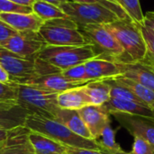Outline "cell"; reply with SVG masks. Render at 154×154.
<instances>
[{"label": "cell", "instance_id": "8d00e7d4", "mask_svg": "<svg viewBox=\"0 0 154 154\" xmlns=\"http://www.w3.org/2000/svg\"><path fill=\"white\" fill-rule=\"evenodd\" d=\"M0 82L1 83H10L11 78L7 71L0 65Z\"/></svg>", "mask_w": 154, "mask_h": 154}, {"label": "cell", "instance_id": "7402d4cb", "mask_svg": "<svg viewBox=\"0 0 154 154\" xmlns=\"http://www.w3.org/2000/svg\"><path fill=\"white\" fill-rule=\"evenodd\" d=\"M114 80L119 84L129 88L138 98H140L147 106L154 110V91L146 88L145 86L123 76H117L113 78Z\"/></svg>", "mask_w": 154, "mask_h": 154}, {"label": "cell", "instance_id": "60d3db41", "mask_svg": "<svg viewBox=\"0 0 154 154\" xmlns=\"http://www.w3.org/2000/svg\"><path fill=\"white\" fill-rule=\"evenodd\" d=\"M35 1H43V2H47V3L52 4L54 5H57V6H60L62 4H64L68 0H35Z\"/></svg>", "mask_w": 154, "mask_h": 154}, {"label": "cell", "instance_id": "6da1fadb", "mask_svg": "<svg viewBox=\"0 0 154 154\" xmlns=\"http://www.w3.org/2000/svg\"><path fill=\"white\" fill-rule=\"evenodd\" d=\"M24 125L32 132L42 134L66 147L101 151L104 147L97 140L81 137L55 119L37 115H28Z\"/></svg>", "mask_w": 154, "mask_h": 154}, {"label": "cell", "instance_id": "9a60e30c", "mask_svg": "<svg viewBox=\"0 0 154 154\" xmlns=\"http://www.w3.org/2000/svg\"><path fill=\"white\" fill-rule=\"evenodd\" d=\"M0 20L7 23L17 32H39L44 23L33 12L30 14L3 13L0 14Z\"/></svg>", "mask_w": 154, "mask_h": 154}, {"label": "cell", "instance_id": "ab89813d", "mask_svg": "<svg viewBox=\"0 0 154 154\" xmlns=\"http://www.w3.org/2000/svg\"><path fill=\"white\" fill-rule=\"evenodd\" d=\"M100 152L104 154H132L130 153V152H126L123 151L122 149L121 150H118V151H110V150H107V149L103 148Z\"/></svg>", "mask_w": 154, "mask_h": 154}, {"label": "cell", "instance_id": "cb8c5ba5", "mask_svg": "<svg viewBox=\"0 0 154 154\" xmlns=\"http://www.w3.org/2000/svg\"><path fill=\"white\" fill-rule=\"evenodd\" d=\"M106 80L109 86H110V95L111 97H116V98H120V99H125V100H130V101H134L136 102L138 104L141 105H144L146 106L140 98H138L129 88H127L126 87L119 84L118 82H116V80H114L113 79H103Z\"/></svg>", "mask_w": 154, "mask_h": 154}, {"label": "cell", "instance_id": "d590c367", "mask_svg": "<svg viewBox=\"0 0 154 154\" xmlns=\"http://www.w3.org/2000/svg\"><path fill=\"white\" fill-rule=\"evenodd\" d=\"M143 24L154 29V11L147 12L144 14V22Z\"/></svg>", "mask_w": 154, "mask_h": 154}, {"label": "cell", "instance_id": "ffe728a7", "mask_svg": "<svg viewBox=\"0 0 154 154\" xmlns=\"http://www.w3.org/2000/svg\"><path fill=\"white\" fill-rule=\"evenodd\" d=\"M29 140L35 154H68L65 145L42 134L31 131Z\"/></svg>", "mask_w": 154, "mask_h": 154}, {"label": "cell", "instance_id": "f546056e", "mask_svg": "<svg viewBox=\"0 0 154 154\" xmlns=\"http://www.w3.org/2000/svg\"><path fill=\"white\" fill-rule=\"evenodd\" d=\"M3 13H32V6H25L15 4L10 0H0V14Z\"/></svg>", "mask_w": 154, "mask_h": 154}, {"label": "cell", "instance_id": "5bb4252c", "mask_svg": "<svg viewBox=\"0 0 154 154\" xmlns=\"http://www.w3.org/2000/svg\"><path fill=\"white\" fill-rule=\"evenodd\" d=\"M84 65L89 81L113 79L121 75L120 69L115 60L97 57L88 60Z\"/></svg>", "mask_w": 154, "mask_h": 154}, {"label": "cell", "instance_id": "9c48e42d", "mask_svg": "<svg viewBox=\"0 0 154 154\" xmlns=\"http://www.w3.org/2000/svg\"><path fill=\"white\" fill-rule=\"evenodd\" d=\"M0 65L7 71L11 81L15 83H22L37 77L35 60L23 59L2 47H0Z\"/></svg>", "mask_w": 154, "mask_h": 154}, {"label": "cell", "instance_id": "44dd1931", "mask_svg": "<svg viewBox=\"0 0 154 154\" xmlns=\"http://www.w3.org/2000/svg\"><path fill=\"white\" fill-rule=\"evenodd\" d=\"M83 88L90 105L103 106L111 97V88L106 80H92L85 84Z\"/></svg>", "mask_w": 154, "mask_h": 154}, {"label": "cell", "instance_id": "603a6c76", "mask_svg": "<svg viewBox=\"0 0 154 154\" xmlns=\"http://www.w3.org/2000/svg\"><path fill=\"white\" fill-rule=\"evenodd\" d=\"M32 12L43 22L57 18H68V15L61 10L60 6L47 2L35 1L32 5Z\"/></svg>", "mask_w": 154, "mask_h": 154}, {"label": "cell", "instance_id": "e575fe53", "mask_svg": "<svg viewBox=\"0 0 154 154\" xmlns=\"http://www.w3.org/2000/svg\"><path fill=\"white\" fill-rule=\"evenodd\" d=\"M67 152H68V154H104L102 153L100 151L73 148V147H67Z\"/></svg>", "mask_w": 154, "mask_h": 154}, {"label": "cell", "instance_id": "4dcf8cb0", "mask_svg": "<svg viewBox=\"0 0 154 154\" xmlns=\"http://www.w3.org/2000/svg\"><path fill=\"white\" fill-rule=\"evenodd\" d=\"M76 3H85V4H100L103 5L112 10H114L121 18L128 17L127 14L124 11V9L114 0H68Z\"/></svg>", "mask_w": 154, "mask_h": 154}, {"label": "cell", "instance_id": "f35d334b", "mask_svg": "<svg viewBox=\"0 0 154 154\" xmlns=\"http://www.w3.org/2000/svg\"><path fill=\"white\" fill-rule=\"evenodd\" d=\"M15 4L21 5H25V6H32L35 0H10Z\"/></svg>", "mask_w": 154, "mask_h": 154}, {"label": "cell", "instance_id": "74e56055", "mask_svg": "<svg viewBox=\"0 0 154 154\" xmlns=\"http://www.w3.org/2000/svg\"><path fill=\"white\" fill-rule=\"evenodd\" d=\"M7 134H8V130L0 128V147H2L7 139Z\"/></svg>", "mask_w": 154, "mask_h": 154}, {"label": "cell", "instance_id": "2e32d148", "mask_svg": "<svg viewBox=\"0 0 154 154\" xmlns=\"http://www.w3.org/2000/svg\"><path fill=\"white\" fill-rule=\"evenodd\" d=\"M28 112L17 104L0 103V128L11 130L24 125Z\"/></svg>", "mask_w": 154, "mask_h": 154}, {"label": "cell", "instance_id": "e0dca14e", "mask_svg": "<svg viewBox=\"0 0 154 154\" xmlns=\"http://www.w3.org/2000/svg\"><path fill=\"white\" fill-rule=\"evenodd\" d=\"M106 109L109 112V114L114 112H121L126 113L130 115L136 116H143L148 117L154 118V110L151 107L138 104L134 101L120 99L116 97H110L109 100L103 105Z\"/></svg>", "mask_w": 154, "mask_h": 154}, {"label": "cell", "instance_id": "d4e9b609", "mask_svg": "<svg viewBox=\"0 0 154 154\" xmlns=\"http://www.w3.org/2000/svg\"><path fill=\"white\" fill-rule=\"evenodd\" d=\"M127 14V15L139 24L144 22V14L143 13L140 0H114Z\"/></svg>", "mask_w": 154, "mask_h": 154}, {"label": "cell", "instance_id": "d6986e66", "mask_svg": "<svg viewBox=\"0 0 154 154\" xmlns=\"http://www.w3.org/2000/svg\"><path fill=\"white\" fill-rule=\"evenodd\" d=\"M83 86L58 94L57 102L59 107L62 109L79 110L82 107L90 105Z\"/></svg>", "mask_w": 154, "mask_h": 154}, {"label": "cell", "instance_id": "1f68e13d", "mask_svg": "<svg viewBox=\"0 0 154 154\" xmlns=\"http://www.w3.org/2000/svg\"><path fill=\"white\" fill-rule=\"evenodd\" d=\"M130 153L132 154H154V147L147 141L134 137L133 149Z\"/></svg>", "mask_w": 154, "mask_h": 154}, {"label": "cell", "instance_id": "277c9868", "mask_svg": "<svg viewBox=\"0 0 154 154\" xmlns=\"http://www.w3.org/2000/svg\"><path fill=\"white\" fill-rule=\"evenodd\" d=\"M16 104L28 112L29 115H37L55 119L60 109L57 102V93L47 91L40 88L18 84Z\"/></svg>", "mask_w": 154, "mask_h": 154}, {"label": "cell", "instance_id": "ba28073f", "mask_svg": "<svg viewBox=\"0 0 154 154\" xmlns=\"http://www.w3.org/2000/svg\"><path fill=\"white\" fill-rule=\"evenodd\" d=\"M46 42L39 32H17L5 40L0 47L27 60H35L39 52L46 46Z\"/></svg>", "mask_w": 154, "mask_h": 154}, {"label": "cell", "instance_id": "7c38bea8", "mask_svg": "<svg viewBox=\"0 0 154 154\" xmlns=\"http://www.w3.org/2000/svg\"><path fill=\"white\" fill-rule=\"evenodd\" d=\"M94 140L98 141L104 129L110 125V114L104 106L88 105L78 110Z\"/></svg>", "mask_w": 154, "mask_h": 154}, {"label": "cell", "instance_id": "83f0119b", "mask_svg": "<svg viewBox=\"0 0 154 154\" xmlns=\"http://www.w3.org/2000/svg\"><path fill=\"white\" fill-rule=\"evenodd\" d=\"M101 141L99 142L101 145L107 150L110 151H118L122 148L120 145L116 142V131L111 127V125H107L104 131L102 132V134L100 136Z\"/></svg>", "mask_w": 154, "mask_h": 154}, {"label": "cell", "instance_id": "3957f363", "mask_svg": "<svg viewBox=\"0 0 154 154\" xmlns=\"http://www.w3.org/2000/svg\"><path fill=\"white\" fill-rule=\"evenodd\" d=\"M39 59L47 61L61 71L71 67L84 64L98 57L92 44L54 46L46 45L38 54Z\"/></svg>", "mask_w": 154, "mask_h": 154}, {"label": "cell", "instance_id": "ac0fdd59", "mask_svg": "<svg viewBox=\"0 0 154 154\" xmlns=\"http://www.w3.org/2000/svg\"><path fill=\"white\" fill-rule=\"evenodd\" d=\"M55 120L67 126L74 134L86 139L94 140L78 110L60 108L55 116Z\"/></svg>", "mask_w": 154, "mask_h": 154}, {"label": "cell", "instance_id": "4fadbf2b", "mask_svg": "<svg viewBox=\"0 0 154 154\" xmlns=\"http://www.w3.org/2000/svg\"><path fill=\"white\" fill-rule=\"evenodd\" d=\"M18 84H25V85H31L37 88H40L42 89L51 91L53 93L60 94L61 92H64L66 90L75 88L78 87H81L83 85L73 82L66 79L61 72L55 73V74H50L45 76H39L32 79H26L23 81L22 83Z\"/></svg>", "mask_w": 154, "mask_h": 154}, {"label": "cell", "instance_id": "484cf974", "mask_svg": "<svg viewBox=\"0 0 154 154\" xmlns=\"http://www.w3.org/2000/svg\"><path fill=\"white\" fill-rule=\"evenodd\" d=\"M61 74L69 80L81 84V85H85L89 82V80L87 77L86 69H85L84 64L77 65V66L71 67L69 69H64L61 71Z\"/></svg>", "mask_w": 154, "mask_h": 154}, {"label": "cell", "instance_id": "8fae6325", "mask_svg": "<svg viewBox=\"0 0 154 154\" xmlns=\"http://www.w3.org/2000/svg\"><path fill=\"white\" fill-rule=\"evenodd\" d=\"M123 77L131 79L154 91V61L149 55L140 61L115 60Z\"/></svg>", "mask_w": 154, "mask_h": 154}, {"label": "cell", "instance_id": "4316f807", "mask_svg": "<svg viewBox=\"0 0 154 154\" xmlns=\"http://www.w3.org/2000/svg\"><path fill=\"white\" fill-rule=\"evenodd\" d=\"M17 102V85L15 82L10 83L0 82V103H12Z\"/></svg>", "mask_w": 154, "mask_h": 154}, {"label": "cell", "instance_id": "d6a6232c", "mask_svg": "<svg viewBox=\"0 0 154 154\" xmlns=\"http://www.w3.org/2000/svg\"><path fill=\"white\" fill-rule=\"evenodd\" d=\"M143 35L147 44L148 48V55L154 61V29L146 26L144 24H140Z\"/></svg>", "mask_w": 154, "mask_h": 154}, {"label": "cell", "instance_id": "5b68a950", "mask_svg": "<svg viewBox=\"0 0 154 154\" xmlns=\"http://www.w3.org/2000/svg\"><path fill=\"white\" fill-rule=\"evenodd\" d=\"M47 45L69 46L88 44L78 24L70 18H57L45 21L39 30Z\"/></svg>", "mask_w": 154, "mask_h": 154}, {"label": "cell", "instance_id": "f1b7e54d", "mask_svg": "<svg viewBox=\"0 0 154 154\" xmlns=\"http://www.w3.org/2000/svg\"><path fill=\"white\" fill-rule=\"evenodd\" d=\"M0 154H35L30 140L24 143L4 144L0 147Z\"/></svg>", "mask_w": 154, "mask_h": 154}, {"label": "cell", "instance_id": "52a82bcc", "mask_svg": "<svg viewBox=\"0 0 154 154\" xmlns=\"http://www.w3.org/2000/svg\"><path fill=\"white\" fill-rule=\"evenodd\" d=\"M89 44L95 48L99 58L121 60L125 51L112 32L103 24H87L79 27Z\"/></svg>", "mask_w": 154, "mask_h": 154}, {"label": "cell", "instance_id": "7a4b0ae2", "mask_svg": "<svg viewBox=\"0 0 154 154\" xmlns=\"http://www.w3.org/2000/svg\"><path fill=\"white\" fill-rule=\"evenodd\" d=\"M105 26L125 51V56L119 61H140L147 57V44L138 23L128 16Z\"/></svg>", "mask_w": 154, "mask_h": 154}, {"label": "cell", "instance_id": "8992f818", "mask_svg": "<svg viewBox=\"0 0 154 154\" xmlns=\"http://www.w3.org/2000/svg\"><path fill=\"white\" fill-rule=\"evenodd\" d=\"M61 10L74 21L79 27L87 24H108L122 19L114 10L100 4H85L67 1Z\"/></svg>", "mask_w": 154, "mask_h": 154}, {"label": "cell", "instance_id": "836d02e7", "mask_svg": "<svg viewBox=\"0 0 154 154\" xmlns=\"http://www.w3.org/2000/svg\"><path fill=\"white\" fill-rule=\"evenodd\" d=\"M16 32L17 31H15L7 23L0 20V44L8 38H10L11 36H13L14 34H15Z\"/></svg>", "mask_w": 154, "mask_h": 154}, {"label": "cell", "instance_id": "30bf717a", "mask_svg": "<svg viewBox=\"0 0 154 154\" xmlns=\"http://www.w3.org/2000/svg\"><path fill=\"white\" fill-rule=\"evenodd\" d=\"M110 116H113L117 123L134 138H142L154 147V118L121 112H114Z\"/></svg>", "mask_w": 154, "mask_h": 154}]
</instances>
